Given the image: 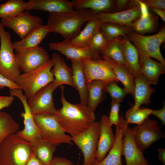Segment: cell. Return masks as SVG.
<instances>
[{"label": "cell", "instance_id": "6", "mask_svg": "<svg viewBox=\"0 0 165 165\" xmlns=\"http://www.w3.org/2000/svg\"><path fill=\"white\" fill-rule=\"evenodd\" d=\"M33 115L42 139L57 145L62 143L73 145L72 137L66 134L56 115L35 114Z\"/></svg>", "mask_w": 165, "mask_h": 165}, {"label": "cell", "instance_id": "18", "mask_svg": "<svg viewBox=\"0 0 165 165\" xmlns=\"http://www.w3.org/2000/svg\"><path fill=\"white\" fill-rule=\"evenodd\" d=\"M115 140V135L109 123L108 116H102L100 121V130L95 160L100 162L105 157L107 153L113 146Z\"/></svg>", "mask_w": 165, "mask_h": 165}, {"label": "cell", "instance_id": "14", "mask_svg": "<svg viewBox=\"0 0 165 165\" xmlns=\"http://www.w3.org/2000/svg\"><path fill=\"white\" fill-rule=\"evenodd\" d=\"M0 23L4 27L11 29L21 39L33 30L42 25V20L40 17L32 15L26 11L11 19H1Z\"/></svg>", "mask_w": 165, "mask_h": 165}, {"label": "cell", "instance_id": "5", "mask_svg": "<svg viewBox=\"0 0 165 165\" xmlns=\"http://www.w3.org/2000/svg\"><path fill=\"white\" fill-rule=\"evenodd\" d=\"M0 74L15 82L20 74L10 33L0 23Z\"/></svg>", "mask_w": 165, "mask_h": 165}, {"label": "cell", "instance_id": "34", "mask_svg": "<svg viewBox=\"0 0 165 165\" xmlns=\"http://www.w3.org/2000/svg\"><path fill=\"white\" fill-rule=\"evenodd\" d=\"M19 127L9 114L0 111V146L6 138L17 132Z\"/></svg>", "mask_w": 165, "mask_h": 165}, {"label": "cell", "instance_id": "9", "mask_svg": "<svg viewBox=\"0 0 165 165\" xmlns=\"http://www.w3.org/2000/svg\"><path fill=\"white\" fill-rule=\"evenodd\" d=\"M132 129L135 142L142 152L154 143L165 138L157 121L148 118Z\"/></svg>", "mask_w": 165, "mask_h": 165}, {"label": "cell", "instance_id": "33", "mask_svg": "<svg viewBox=\"0 0 165 165\" xmlns=\"http://www.w3.org/2000/svg\"><path fill=\"white\" fill-rule=\"evenodd\" d=\"M26 2L22 0H9L0 5V18L9 19L26 10Z\"/></svg>", "mask_w": 165, "mask_h": 165}, {"label": "cell", "instance_id": "44", "mask_svg": "<svg viewBox=\"0 0 165 165\" xmlns=\"http://www.w3.org/2000/svg\"><path fill=\"white\" fill-rule=\"evenodd\" d=\"M14 99V97L11 96H0V110L3 108L9 107Z\"/></svg>", "mask_w": 165, "mask_h": 165}, {"label": "cell", "instance_id": "48", "mask_svg": "<svg viewBox=\"0 0 165 165\" xmlns=\"http://www.w3.org/2000/svg\"><path fill=\"white\" fill-rule=\"evenodd\" d=\"M149 10L159 16L162 20L165 21V10L156 8H149Z\"/></svg>", "mask_w": 165, "mask_h": 165}, {"label": "cell", "instance_id": "10", "mask_svg": "<svg viewBox=\"0 0 165 165\" xmlns=\"http://www.w3.org/2000/svg\"><path fill=\"white\" fill-rule=\"evenodd\" d=\"M9 92L10 96H16L19 99L24 108V112L21 113V116L24 118V127L22 130L17 131L16 134L32 145L42 138L28 104L27 98L23 94L21 89L10 90Z\"/></svg>", "mask_w": 165, "mask_h": 165}, {"label": "cell", "instance_id": "41", "mask_svg": "<svg viewBox=\"0 0 165 165\" xmlns=\"http://www.w3.org/2000/svg\"><path fill=\"white\" fill-rule=\"evenodd\" d=\"M114 3L116 12L130 9L139 3L138 0H116Z\"/></svg>", "mask_w": 165, "mask_h": 165}, {"label": "cell", "instance_id": "51", "mask_svg": "<svg viewBox=\"0 0 165 165\" xmlns=\"http://www.w3.org/2000/svg\"></svg>", "mask_w": 165, "mask_h": 165}, {"label": "cell", "instance_id": "42", "mask_svg": "<svg viewBox=\"0 0 165 165\" xmlns=\"http://www.w3.org/2000/svg\"><path fill=\"white\" fill-rule=\"evenodd\" d=\"M148 8H156L165 9V0H138Z\"/></svg>", "mask_w": 165, "mask_h": 165}, {"label": "cell", "instance_id": "25", "mask_svg": "<svg viewBox=\"0 0 165 165\" xmlns=\"http://www.w3.org/2000/svg\"><path fill=\"white\" fill-rule=\"evenodd\" d=\"M50 32L46 25H42L30 32L24 38L13 43L16 51L35 47L44 39Z\"/></svg>", "mask_w": 165, "mask_h": 165}, {"label": "cell", "instance_id": "35", "mask_svg": "<svg viewBox=\"0 0 165 165\" xmlns=\"http://www.w3.org/2000/svg\"><path fill=\"white\" fill-rule=\"evenodd\" d=\"M100 29L107 41L127 36L132 31L131 27L110 22L101 23Z\"/></svg>", "mask_w": 165, "mask_h": 165}, {"label": "cell", "instance_id": "43", "mask_svg": "<svg viewBox=\"0 0 165 165\" xmlns=\"http://www.w3.org/2000/svg\"><path fill=\"white\" fill-rule=\"evenodd\" d=\"M5 87H8L12 90L21 89L16 82L9 79L0 74V89H3Z\"/></svg>", "mask_w": 165, "mask_h": 165}, {"label": "cell", "instance_id": "32", "mask_svg": "<svg viewBox=\"0 0 165 165\" xmlns=\"http://www.w3.org/2000/svg\"><path fill=\"white\" fill-rule=\"evenodd\" d=\"M57 145L42 139L31 145L33 153L40 161L50 165Z\"/></svg>", "mask_w": 165, "mask_h": 165}, {"label": "cell", "instance_id": "4", "mask_svg": "<svg viewBox=\"0 0 165 165\" xmlns=\"http://www.w3.org/2000/svg\"><path fill=\"white\" fill-rule=\"evenodd\" d=\"M53 65L52 60H50L38 68L24 72L18 76L15 82L24 91L27 99L40 89L54 81V75L51 71Z\"/></svg>", "mask_w": 165, "mask_h": 165}, {"label": "cell", "instance_id": "47", "mask_svg": "<svg viewBox=\"0 0 165 165\" xmlns=\"http://www.w3.org/2000/svg\"><path fill=\"white\" fill-rule=\"evenodd\" d=\"M25 165H46L38 159L32 153Z\"/></svg>", "mask_w": 165, "mask_h": 165}, {"label": "cell", "instance_id": "37", "mask_svg": "<svg viewBox=\"0 0 165 165\" xmlns=\"http://www.w3.org/2000/svg\"><path fill=\"white\" fill-rule=\"evenodd\" d=\"M152 109L147 108H140L132 105L126 112L125 119L128 123L141 124L151 114Z\"/></svg>", "mask_w": 165, "mask_h": 165}, {"label": "cell", "instance_id": "2", "mask_svg": "<svg viewBox=\"0 0 165 165\" xmlns=\"http://www.w3.org/2000/svg\"><path fill=\"white\" fill-rule=\"evenodd\" d=\"M97 14L89 9L65 13H50L46 25L50 32L59 33L65 39L70 40L80 33L84 23L96 17Z\"/></svg>", "mask_w": 165, "mask_h": 165}, {"label": "cell", "instance_id": "16", "mask_svg": "<svg viewBox=\"0 0 165 165\" xmlns=\"http://www.w3.org/2000/svg\"><path fill=\"white\" fill-rule=\"evenodd\" d=\"M122 154L125 158L126 165H150L142 152L137 145L132 128L127 127L123 139Z\"/></svg>", "mask_w": 165, "mask_h": 165}, {"label": "cell", "instance_id": "45", "mask_svg": "<svg viewBox=\"0 0 165 165\" xmlns=\"http://www.w3.org/2000/svg\"><path fill=\"white\" fill-rule=\"evenodd\" d=\"M50 165H74L73 162L64 157H56L53 158Z\"/></svg>", "mask_w": 165, "mask_h": 165}, {"label": "cell", "instance_id": "40", "mask_svg": "<svg viewBox=\"0 0 165 165\" xmlns=\"http://www.w3.org/2000/svg\"><path fill=\"white\" fill-rule=\"evenodd\" d=\"M120 106V103L112 101L111 110L108 117L109 124L111 126L113 125H116L119 121Z\"/></svg>", "mask_w": 165, "mask_h": 165}, {"label": "cell", "instance_id": "7", "mask_svg": "<svg viewBox=\"0 0 165 165\" xmlns=\"http://www.w3.org/2000/svg\"><path fill=\"white\" fill-rule=\"evenodd\" d=\"M138 51L148 57L154 58L165 64V60L160 51L161 45L165 41V28L163 26L156 34L149 36L139 34L132 31L127 35Z\"/></svg>", "mask_w": 165, "mask_h": 165}, {"label": "cell", "instance_id": "39", "mask_svg": "<svg viewBox=\"0 0 165 165\" xmlns=\"http://www.w3.org/2000/svg\"><path fill=\"white\" fill-rule=\"evenodd\" d=\"M107 42L100 29L93 36L89 47L93 50L100 52L105 47Z\"/></svg>", "mask_w": 165, "mask_h": 165}, {"label": "cell", "instance_id": "29", "mask_svg": "<svg viewBox=\"0 0 165 165\" xmlns=\"http://www.w3.org/2000/svg\"><path fill=\"white\" fill-rule=\"evenodd\" d=\"M107 82L94 80L86 83L87 105L94 111L99 104L106 97L105 87Z\"/></svg>", "mask_w": 165, "mask_h": 165}, {"label": "cell", "instance_id": "1", "mask_svg": "<svg viewBox=\"0 0 165 165\" xmlns=\"http://www.w3.org/2000/svg\"><path fill=\"white\" fill-rule=\"evenodd\" d=\"M60 86L62 107L57 110L56 115L64 131L74 137L87 130L95 122L94 111L86 105L72 104L67 101L64 95V86Z\"/></svg>", "mask_w": 165, "mask_h": 165}, {"label": "cell", "instance_id": "22", "mask_svg": "<svg viewBox=\"0 0 165 165\" xmlns=\"http://www.w3.org/2000/svg\"><path fill=\"white\" fill-rule=\"evenodd\" d=\"M122 53L125 65L134 77L140 74L139 69V53L136 46L127 36L117 38Z\"/></svg>", "mask_w": 165, "mask_h": 165}, {"label": "cell", "instance_id": "49", "mask_svg": "<svg viewBox=\"0 0 165 165\" xmlns=\"http://www.w3.org/2000/svg\"><path fill=\"white\" fill-rule=\"evenodd\" d=\"M158 150V159L163 165H165V149L159 148Z\"/></svg>", "mask_w": 165, "mask_h": 165}, {"label": "cell", "instance_id": "28", "mask_svg": "<svg viewBox=\"0 0 165 165\" xmlns=\"http://www.w3.org/2000/svg\"><path fill=\"white\" fill-rule=\"evenodd\" d=\"M72 1L76 10L91 9L97 13L116 12L113 0H72Z\"/></svg>", "mask_w": 165, "mask_h": 165}, {"label": "cell", "instance_id": "24", "mask_svg": "<svg viewBox=\"0 0 165 165\" xmlns=\"http://www.w3.org/2000/svg\"><path fill=\"white\" fill-rule=\"evenodd\" d=\"M51 59L53 62V68L51 71L55 76L53 82V91L58 86L64 84L71 86L75 88L73 81L71 69L68 66L64 60L55 53H53Z\"/></svg>", "mask_w": 165, "mask_h": 165}, {"label": "cell", "instance_id": "13", "mask_svg": "<svg viewBox=\"0 0 165 165\" xmlns=\"http://www.w3.org/2000/svg\"><path fill=\"white\" fill-rule=\"evenodd\" d=\"M15 56L20 68L24 72L37 69L46 63L49 55L42 47L34 48L16 51Z\"/></svg>", "mask_w": 165, "mask_h": 165}, {"label": "cell", "instance_id": "50", "mask_svg": "<svg viewBox=\"0 0 165 165\" xmlns=\"http://www.w3.org/2000/svg\"><path fill=\"white\" fill-rule=\"evenodd\" d=\"M0 165H2L0 163Z\"/></svg>", "mask_w": 165, "mask_h": 165}, {"label": "cell", "instance_id": "26", "mask_svg": "<svg viewBox=\"0 0 165 165\" xmlns=\"http://www.w3.org/2000/svg\"><path fill=\"white\" fill-rule=\"evenodd\" d=\"M104 60L111 67L117 78L123 85L124 88L134 97L135 87L134 77L125 64H119L105 57Z\"/></svg>", "mask_w": 165, "mask_h": 165}, {"label": "cell", "instance_id": "15", "mask_svg": "<svg viewBox=\"0 0 165 165\" xmlns=\"http://www.w3.org/2000/svg\"><path fill=\"white\" fill-rule=\"evenodd\" d=\"M49 47L51 50L60 52L66 56V59L71 60L103 59L100 52L90 47L82 48L74 46L70 42L69 40L65 39L61 42H50Z\"/></svg>", "mask_w": 165, "mask_h": 165}, {"label": "cell", "instance_id": "20", "mask_svg": "<svg viewBox=\"0 0 165 165\" xmlns=\"http://www.w3.org/2000/svg\"><path fill=\"white\" fill-rule=\"evenodd\" d=\"M26 10H41L50 13H65L74 11L72 1L66 0H30L26 2Z\"/></svg>", "mask_w": 165, "mask_h": 165}, {"label": "cell", "instance_id": "19", "mask_svg": "<svg viewBox=\"0 0 165 165\" xmlns=\"http://www.w3.org/2000/svg\"><path fill=\"white\" fill-rule=\"evenodd\" d=\"M138 51L140 74L149 85H157L160 75L165 72V64L152 60L143 53Z\"/></svg>", "mask_w": 165, "mask_h": 165}, {"label": "cell", "instance_id": "31", "mask_svg": "<svg viewBox=\"0 0 165 165\" xmlns=\"http://www.w3.org/2000/svg\"><path fill=\"white\" fill-rule=\"evenodd\" d=\"M134 106L139 107L143 104L148 105L150 102V96L155 90L150 87L141 74L134 77Z\"/></svg>", "mask_w": 165, "mask_h": 165}, {"label": "cell", "instance_id": "11", "mask_svg": "<svg viewBox=\"0 0 165 165\" xmlns=\"http://www.w3.org/2000/svg\"><path fill=\"white\" fill-rule=\"evenodd\" d=\"M81 61L86 83L94 80L106 82L119 81L112 69L104 60L84 59Z\"/></svg>", "mask_w": 165, "mask_h": 165}, {"label": "cell", "instance_id": "17", "mask_svg": "<svg viewBox=\"0 0 165 165\" xmlns=\"http://www.w3.org/2000/svg\"><path fill=\"white\" fill-rule=\"evenodd\" d=\"M128 123L123 117L120 116L118 123L116 125L115 140L107 156L100 162L95 160L94 165H122L121 160L122 144L125 130Z\"/></svg>", "mask_w": 165, "mask_h": 165}, {"label": "cell", "instance_id": "27", "mask_svg": "<svg viewBox=\"0 0 165 165\" xmlns=\"http://www.w3.org/2000/svg\"><path fill=\"white\" fill-rule=\"evenodd\" d=\"M71 61L73 81L78 91L80 103L87 105V84L81 60H71Z\"/></svg>", "mask_w": 165, "mask_h": 165}, {"label": "cell", "instance_id": "36", "mask_svg": "<svg viewBox=\"0 0 165 165\" xmlns=\"http://www.w3.org/2000/svg\"><path fill=\"white\" fill-rule=\"evenodd\" d=\"M103 57H107L121 64H125L117 38L108 41L105 47L100 52Z\"/></svg>", "mask_w": 165, "mask_h": 165}, {"label": "cell", "instance_id": "23", "mask_svg": "<svg viewBox=\"0 0 165 165\" xmlns=\"http://www.w3.org/2000/svg\"><path fill=\"white\" fill-rule=\"evenodd\" d=\"M138 1L140 3L141 14L140 17L132 23V31L141 35L156 31L158 26V17L150 11L145 5Z\"/></svg>", "mask_w": 165, "mask_h": 165}, {"label": "cell", "instance_id": "8", "mask_svg": "<svg viewBox=\"0 0 165 165\" xmlns=\"http://www.w3.org/2000/svg\"><path fill=\"white\" fill-rule=\"evenodd\" d=\"M100 130V121H95L86 130L72 140L81 151L84 157L82 165H94Z\"/></svg>", "mask_w": 165, "mask_h": 165}, {"label": "cell", "instance_id": "3", "mask_svg": "<svg viewBox=\"0 0 165 165\" xmlns=\"http://www.w3.org/2000/svg\"><path fill=\"white\" fill-rule=\"evenodd\" d=\"M32 153L29 142L13 134L0 146V163L2 165H25Z\"/></svg>", "mask_w": 165, "mask_h": 165}, {"label": "cell", "instance_id": "30", "mask_svg": "<svg viewBox=\"0 0 165 165\" xmlns=\"http://www.w3.org/2000/svg\"><path fill=\"white\" fill-rule=\"evenodd\" d=\"M101 24L97 16L88 21L83 30L76 36L69 40L70 42L79 47H89L92 38L100 29Z\"/></svg>", "mask_w": 165, "mask_h": 165}, {"label": "cell", "instance_id": "46", "mask_svg": "<svg viewBox=\"0 0 165 165\" xmlns=\"http://www.w3.org/2000/svg\"><path fill=\"white\" fill-rule=\"evenodd\" d=\"M151 114L157 117L161 121L162 125H165V105H163V107L159 110H152Z\"/></svg>", "mask_w": 165, "mask_h": 165}, {"label": "cell", "instance_id": "38", "mask_svg": "<svg viewBox=\"0 0 165 165\" xmlns=\"http://www.w3.org/2000/svg\"><path fill=\"white\" fill-rule=\"evenodd\" d=\"M119 81L113 80L108 82L105 86V90L110 95L112 101L120 103L129 92L124 88L118 86L117 83Z\"/></svg>", "mask_w": 165, "mask_h": 165}, {"label": "cell", "instance_id": "21", "mask_svg": "<svg viewBox=\"0 0 165 165\" xmlns=\"http://www.w3.org/2000/svg\"><path fill=\"white\" fill-rule=\"evenodd\" d=\"M139 2L134 7L123 11L109 13H98L97 14V17L101 23L110 22L131 27L132 23L141 15V10Z\"/></svg>", "mask_w": 165, "mask_h": 165}, {"label": "cell", "instance_id": "12", "mask_svg": "<svg viewBox=\"0 0 165 165\" xmlns=\"http://www.w3.org/2000/svg\"><path fill=\"white\" fill-rule=\"evenodd\" d=\"M53 82L43 87L31 97L27 99V103L33 114H46L56 115L53 94Z\"/></svg>", "mask_w": 165, "mask_h": 165}]
</instances>
